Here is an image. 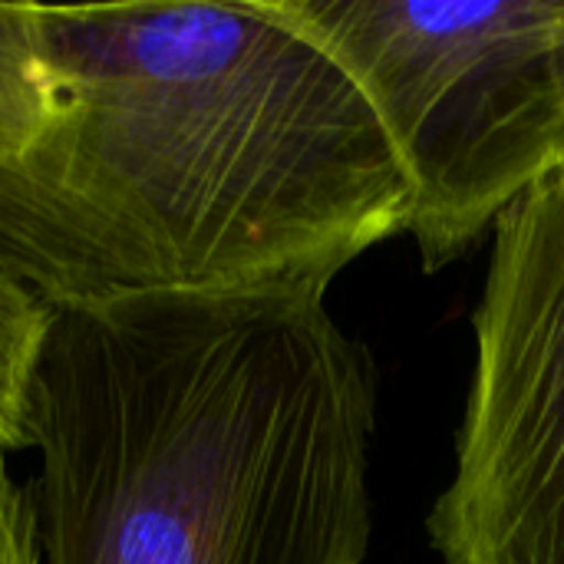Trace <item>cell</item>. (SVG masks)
Segmentation results:
<instances>
[{
  "instance_id": "1",
  "label": "cell",
  "mask_w": 564,
  "mask_h": 564,
  "mask_svg": "<svg viewBox=\"0 0 564 564\" xmlns=\"http://www.w3.org/2000/svg\"><path fill=\"white\" fill-rule=\"evenodd\" d=\"M406 215L380 116L281 0L0 3V261L50 307L327 294Z\"/></svg>"
},
{
  "instance_id": "5",
  "label": "cell",
  "mask_w": 564,
  "mask_h": 564,
  "mask_svg": "<svg viewBox=\"0 0 564 564\" xmlns=\"http://www.w3.org/2000/svg\"><path fill=\"white\" fill-rule=\"evenodd\" d=\"M53 307L0 261V456L26 449V390Z\"/></svg>"
},
{
  "instance_id": "6",
  "label": "cell",
  "mask_w": 564,
  "mask_h": 564,
  "mask_svg": "<svg viewBox=\"0 0 564 564\" xmlns=\"http://www.w3.org/2000/svg\"><path fill=\"white\" fill-rule=\"evenodd\" d=\"M558 172H562V169H558Z\"/></svg>"
},
{
  "instance_id": "2",
  "label": "cell",
  "mask_w": 564,
  "mask_h": 564,
  "mask_svg": "<svg viewBox=\"0 0 564 564\" xmlns=\"http://www.w3.org/2000/svg\"><path fill=\"white\" fill-rule=\"evenodd\" d=\"M36 564H364L377 373L324 294L53 307L26 390Z\"/></svg>"
},
{
  "instance_id": "4",
  "label": "cell",
  "mask_w": 564,
  "mask_h": 564,
  "mask_svg": "<svg viewBox=\"0 0 564 564\" xmlns=\"http://www.w3.org/2000/svg\"><path fill=\"white\" fill-rule=\"evenodd\" d=\"M473 344L430 545L443 564H564V169L492 228Z\"/></svg>"
},
{
  "instance_id": "3",
  "label": "cell",
  "mask_w": 564,
  "mask_h": 564,
  "mask_svg": "<svg viewBox=\"0 0 564 564\" xmlns=\"http://www.w3.org/2000/svg\"><path fill=\"white\" fill-rule=\"evenodd\" d=\"M370 99L426 274L564 169V0H281Z\"/></svg>"
}]
</instances>
